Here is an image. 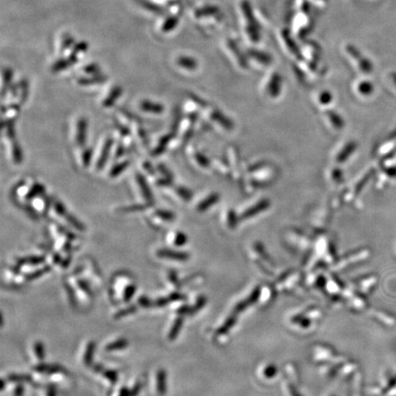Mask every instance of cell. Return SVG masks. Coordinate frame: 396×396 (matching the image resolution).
<instances>
[{
  "label": "cell",
  "instance_id": "1",
  "mask_svg": "<svg viewBox=\"0 0 396 396\" xmlns=\"http://www.w3.org/2000/svg\"><path fill=\"white\" fill-rule=\"evenodd\" d=\"M156 254L159 258L173 260V261H179V262H184V261H186V260L189 259V255L186 252L176 251V250H173V249H159L157 251Z\"/></svg>",
  "mask_w": 396,
  "mask_h": 396
},
{
  "label": "cell",
  "instance_id": "2",
  "mask_svg": "<svg viewBox=\"0 0 396 396\" xmlns=\"http://www.w3.org/2000/svg\"><path fill=\"white\" fill-rule=\"evenodd\" d=\"M113 147V139L112 138H106V142L104 143L103 148H102L100 156L98 158L97 162V170H101L106 165V161L108 160V157L110 154L111 149Z\"/></svg>",
  "mask_w": 396,
  "mask_h": 396
},
{
  "label": "cell",
  "instance_id": "3",
  "mask_svg": "<svg viewBox=\"0 0 396 396\" xmlns=\"http://www.w3.org/2000/svg\"><path fill=\"white\" fill-rule=\"evenodd\" d=\"M87 130H88V121L84 118H80L77 121L75 140L81 147H83V145L87 142Z\"/></svg>",
  "mask_w": 396,
  "mask_h": 396
},
{
  "label": "cell",
  "instance_id": "4",
  "mask_svg": "<svg viewBox=\"0 0 396 396\" xmlns=\"http://www.w3.org/2000/svg\"><path fill=\"white\" fill-rule=\"evenodd\" d=\"M136 180H137V184L140 189V192H142V194H143V198L145 199V201L148 203H152L153 196H152V191L148 184L147 181L144 178V176L140 174H137Z\"/></svg>",
  "mask_w": 396,
  "mask_h": 396
},
{
  "label": "cell",
  "instance_id": "5",
  "mask_svg": "<svg viewBox=\"0 0 396 396\" xmlns=\"http://www.w3.org/2000/svg\"><path fill=\"white\" fill-rule=\"evenodd\" d=\"M270 207V201L267 199H263L261 200L258 204L254 205V207L252 208H249L243 213V218H249V217H252L256 215H258L263 211H265L266 209H268Z\"/></svg>",
  "mask_w": 396,
  "mask_h": 396
},
{
  "label": "cell",
  "instance_id": "6",
  "mask_svg": "<svg viewBox=\"0 0 396 396\" xmlns=\"http://www.w3.org/2000/svg\"><path fill=\"white\" fill-rule=\"evenodd\" d=\"M140 108L144 112L151 114H161L164 111V106L160 103L152 102L151 100H143L140 103Z\"/></svg>",
  "mask_w": 396,
  "mask_h": 396
},
{
  "label": "cell",
  "instance_id": "7",
  "mask_svg": "<svg viewBox=\"0 0 396 396\" xmlns=\"http://www.w3.org/2000/svg\"><path fill=\"white\" fill-rule=\"evenodd\" d=\"M218 200H219L218 193H214L209 194L208 196H207L200 203L198 204L197 208H196L198 212L207 211L209 208L214 207V205H216L218 202Z\"/></svg>",
  "mask_w": 396,
  "mask_h": 396
},
{
  "label": "cell",
  "instance_id": "8",
  "mask_svg": "<svg viewBox=\"0 0 396 396\" xmlns=\"http://www.w3.org/2000/svg\"><path fill=\"white\" fill-rule=\"evenodd\" d=\"M173 138H174V134L173 133H168L162 136L159 139V143L157 144L156 147L153 149L152 152V156H160L163 152H165L166 148Z\"/></svg>",
  "mask_w": 396,
  "mask_h": 396
},
{
  "label": "cell",
  "instance_id": "9",
  "mask_svg": "<svg viewBox=\"0 0 396 396\" xmlns=\"http://www.w3.org/2000/svg\"><path fill=\"white\" fill-rule=\"evenodd\" d=\"M122 95V88L120 87H116L111 90V92L108 94V96L104 99L102 103V106L106 108L111 107L115 105L116 102L119 100V98Z\"/></svg>",
  "mask_w": 396,
  "mask_h": 396
},
{
  "label": "cell",
  "instance_id": "10",
  "mask_svg": "<svg viewBox=\"0 0 396 396\" xmlns=\"http://www.w3.org/2000/svg\"><path fill=\"white\" fill-rule=\"evenodd\" d=\"M51 200L47 197L46 195L41 194L36 198H34V207L38 212L45 214L50 208Z\"/></svg>",
  "mask_w": 396,
  "mask_h": 396
},
{
  "label": "cell",
  "instance_id": "11",
  "mask_svg": "<svg viewBox=\"0 0 396 396\" xmlns=\"http://www.w3.org/2000/svg\"><path fill=\"white\" fill-rule=\"evenodd\" d=\"M156 391L159 395H163L166 391V373L160 369L156 373Z\"/></svg>",
  "mask_w": 396,
  "mask_h": 396
},
{
  "label": "cell",
  "instance_id": "12",
  "mask_svg": "<svg viewBox=\"0 0 396 396\" xmlns=\"http://www.w3.org/2000/svg\"><path fill=\"white\" fill-rule=\"evenodd\" d=\"M45 192V187L44 185L39 183L33 184L30 188L28 189V192L25 193V199L26 200H32L34 198L37 197L41 194H43Z\"/></svg>",
  "mask_w": 396,
  "mask_h": 396
},
{
  "label": "cell",
  "instance_id": "13",
  "mask_svg": "<svg viewBox=\"0 0 396 396\" xmlns=\"http://www.w3.org/2000/svg\"><path fill=\"white\" fill-rule=\"evenodd\" d=\"M11 143V156H12V160L13 162L16 164H19L21 163V161L23 160V155H22V151L20 149L19 143H17L16 138L15 139H11L10 140Z\"/></svg>",
  "mask_w": 396,
  "mask_h": 396
},
{
  "label": "cell",
  "instance_id": "14",
  "mask_svg": "<svg viewBox=\"0 0 396 396\" xmlns=\"http://www.w3.org/2000/svg\"><path fill=\"white\" fill-rule=\"evenodd\" d=\"M20 112V107L17 104H13L10 106H2V113L6 119L4 120H13L16 119Z\"/></svg>",
  "mask_w": 396,
  "mask_h": 396
},
{
  "label": "cell",
  "instance_id": "15",
  "mask_svg": "<svg viewBox=\"0 0 396 396\" xmlns=\"http://www.w3.org/2000/svg\"><path fill=\"white\" fill-rule=\"evenodd\" d=\"M35 371L39 373H49V374H55L57 373L63 372V369L59 365L55 364H39L35 367Z\"/></svg>",
  "mask_w": 396,
  "mask_h": 396
},
{
  "label": "cell",
  "instance_id": "16",
  "mask_svg": "<svg viewBox=\"0 0 396 396\" xmlns=\"http://www.w3.org/2000/svg\"><path fill=\"white\" fill-rule=\"evenodd\" d=\"M281 79L278 78V77H274V78L271 80V82L268 86V93L270 95V97H279L280 92H281Z\"/></svg>",
  "mask_w": 396,
  "mask_h": 396
},
{
  "label": "cell",
  "instance_id": "17",
  "mask_svg": "<svg viewBox=\"0 0 396 396\" xmlns=\"http://www.w3.org/2000/svg\"><path fill=\"white\" fill-rule=\"evenodd\" d=\"M152 203L146 204H136V205H130L128 207H122L119 209V211L121 213H131L138 212V211H144L149 208L152 207Z\"/></svg>",
  "mask_w": 396,
  "mask_h": 396
},
{
  "label": "cell",
  "instance_id": "18",
  "mask_svg": "<svg viewBox=\"0 0 396 396\" xmlns=\"http://www.w3.org/2000/svg\"><path fill=\"white\" fill-rule=\"evenodd\" d=\"M129 345V341L126 338H119L112 341L106 346V351H116V350H124Z\"/></svg>",
  "mask_w": 396,
  "mask_h": 396
},
{
  "label": "cell",
  "instance_id": "19",
  "mask_svg": "<svg viewBox=\"0 0 396 396\" xmlns=\"http://www.w3.org/2000/svg\"><path fill=\"white\" fill-rule=\"evenodd\" d=\"M355 149H356V144L354 143L347 144L346 147H344L343 150H341L338 156L336 157V161L338 162H344L351 155V153H353Z\"/></svg>",
  "mask_w": 396,
  "mask_h": 396
},
{
  "label": "cell",
  "instance_id": "20",
  "mask_svg": "<svg viewBox=\"0 0 396 396\" xmlns=\"http://www.w3.org/2000/svg\"><path fill=\"white\" fill-rule=\"evenodd\" d=\"M154 216L159 218L161 222H172L175 219L174 212L166 209H157L154 211Z\"/></svg>",
  "mask_w": 396,
  "mask_h": 396
},
{
  "label": "cell",
  "instance_id": "21",
  "mask_svg": "<svg viewBox=\"0 0 396 396\" xmlns=\"http://www.w3.org/2000/svg\"><path fill=\"white\" fill-rule=\"evenodd\" d=\"M183 325V318H176L173 326L171 327L170 331L168 333V340L171 341H175V338L178 336V334L181 330V327Z\"/></svg>",
  "mask_w": 396,
  "mask_h": 396
},
{
  "label": "cell",
  "instance_id": "22",
  "mask_svg": "<svg viewBox=\"0 0 396 396\" xmlns=\"http://www.w3.org/2000/svg\"><path fill=\"white\" fill-rule=\"evenodd\" d=\"M129 166V160H126V161H123L122 162H120V163H117L116 165L112 167V169H111L110 172H109V176H110L111 178H116V177H118V176L121 175L124 171L127 170V168H128Z\"/></svg>",
  "mask_w": 396,
  "mask_h": 396
},
{
  "label": "cell",
  "instance_id": "23",
  "mask_svg": "<svg viewBox=\"0 0 396 396\" xmlns=\"http://www.w3.org/2000/svg\"><path fill=\"white\" fill-rule=\"evenodd\" d=\"M94 350H95V343L92 342V341L88 342L83 356V364H84L86 366H90L91 363H92Z\"/></svg>",
  "mask_w": 396,
  "mask_h": 396
},
{
  "label": "cell",
  "instance_id": "24",
  "mask_svg": "<svg viewBox=\"0 0 396 396\" xmlns=\"http://www.w3.org/2000/svg\"><path fill=\"white\" fill-rule=\"evenodd\" d=\"M327 117L331 122L332 126L336 129H341L344 127V121L341 119V116L333 111L327 112Z\"/></svg>",
  "mask_w": 396,
  "mask_h": 396
},
{
  "label": "cell",
  "instance_id": "25",
  "mask_svg": "<svg viewBox=\"0 0 396 396\" xmlns=\"http://www.w3.org/2000/svg\"><path fill=\"white\" fill-rule=\"evenodd\" d=\"M45 259L42 256H32V257H27V258L19 259L18 260V264L19 265H36V264H41L44 262Z\"/></svg>",
  "mask_w": 396,
  "mask_h": 396
},
{
  "label": "cell",
  "instance_id": "26",
  "mask_svg": "<svg viewBox=\"0 0 396 396\" xmlns=\"http://www.w3.org/2000/svg\"><path fill=\"white\" fill-rule=\"evenodd\" d=\"M65 218L66 219V221L69 223L71 226L73 227L74 229H75L76 231H83L86 230V228L83 226L82 222L79 221L78 219L76 217L70 215L69 213H67L65 216Z\"/></svg>",
  "mask_w": 396,
  "mask_h": 396
},
{
  "label": "cell",
  "instance_id": "27",
  "mask_svg": "<svg viewBox=\"0 0 396 396\" xmlns=\"http://www.w3.org/2000/svg\"><path fill=\"white\" fill-rule=\"evenodd\" d=\"M176 193L178 194L182 200H184L185 202H188L190 201L192 197H193V193L191 190L185 188L184 186H178L176 187Z\"/></svg>",
  "mask_w": 396,
  "mask_h": 396
},
{
  "label": "cell",
  "instance_id": "28",
  "mask_svg": "<svg viewBox=\"0 0 396 396\" xmlns=\"http://www.w3.org/2000/svg\"><path fill=\"white\" fill-rule=\"evenodd\" d=\"M102 375L110 384H115L119 379L118 372H116L114 370H103Z\"/></svg>",
  "mask_w": 396,
  "mask_h": 396
},
{
  "label": "cell",
  "instance_id": "29",
  "mask_svg": "<svg viewBox=\"0 0 396 396\" xmlns=\"http://www.w3.org/2000/svg\"><path fill=\"white\" fill-rule=\"evenodd\" d=\"M33 351L39 360H42L45 358V348L41 341H36L33 346Z\"/></svg>",
  "mask_w": 396,
  "mask_h": 396
},
{
  "label": "cell",
  "instance_id": "30",
  "mask_svg": "<svg viewBox=\"0 0 396 396\" xmlns=\"http://www.w3.org/2000/svg\"><path fill=\"white\" fill-rule=\"evenodd\" d=\"M187 242V237L186 235L183 233V232H175L174 236H173V243L175 246L177 247H182L184 245L186 244Z\"/></svg>",
  "mask_w": 396,
  "mask_h": 396
},
{
  "label": "cell",
  "instance_id": "31",
  "mask_svg": "<svg viewBox=\"0 0 396 396\" xmlns=\"http://www.w3.org/2000/svg\"><path fill=\"white\" fill-rule=\"evenodd\" d=\"M106 78L103 76H96L91 78H82L78 81L79 84L81 86H91V84H97L105 82Z\"/></svg>",
  "mask_w": 396,
  "mask_h": 396
},
{
  "label": "cell",
  "instance_id": "32",
  "mask_svg": "<svg viewBox=\"0 0 396 396\" xmlns=\"http://www.w3.org/2000/svg\"><path fill=\"white\" fill-rule=\"evenodd\" d=\"M49 271H50V267H49V266H45V267L38 269L37 271H34V272H31V273L27 274V275L25 276V280H27V281H32V280H34V279H37L39 277L42 276L43 274H45V273L49 272Z\"/></svg>",
  "mask_w": 396,
  "mask_h": 396
},
{
  "label": "cell",
  "instance_id": "33",
  "mask_svg": "<svg viewBox=\"0 0 396 396\" xmlns=\"http://www.w3.org/2000/svg\"><path fill=\"white\" fill-rule=\"evenodd\" d=\"M29 88L28 83L23 80L20 86L19 87V97L20 104H23L24 102L27 100V97H28Z\"/></svg>",
  "mask_w": 396,
  "mask_h": 396
},
{
  "label": "cell",
  "instance_id": "34",
  "mask_svg": "<svg viewBox=\"0 0 396 396\" xmlns=\"http://www.w3.org/2000/svg\"><path fill=\"white\" fill-rule=\"evenodd\" d=\"M136 286L134 284H129L125 287L124 294L122 295L123 302H129V300L133 297L134 294L136 292Z\"/></svg>",
  "mask_w": 396,
  "mask_h": 396
},
{
  "label": "cell",
  "instance_id": "35",
  "mask_svg": "<svg viewBox=\"0 0 396 396\" xmlns=\"http://www.w3.org/2000/svg\"><path fill=\"white\" fill-rule=\"evenodd\" d=\"M136 311H137L136 305H129L128 307L117 312L115 314V318L116 319H120V318H125V317L129 316L130 314L135 313Z\"/></svg>",
  "mask_w": 396,
  "mask_h": 396
},
{
  "label": "cell",
  "instance_id": "36",
  "mask_svg": "<svg viewBox=\"0 0 396 396\" xmlns=\"http://www.w3.org/2000/svg\"><path fill=\"white\" fill-rule=\"evenodd\" d=\"M91 159H92V150H91V148L84 149L83 152H82V155H81V161H82L83 167L89 166Z\"/></svg>",
  "mask_w": 396,
  "mask_h": 396
},
{
  "label": "cell",
  "instance_id": "37",
  "mask_svg": "<svg viewBox=\"0 0 396 396\" xmlns=\"http://www.w3.org/2000/svg\"><path fill=\"white\" fill-rule=\"evenodd\" d=\"M178 64H179L182 67L186 68V69L193 70L195 68V62L190 59V58H186V57H182L180 58L178 61Z\"/></svg>",
  "mask_w": 396,
  "mask_h": 396
},
{
  "label": "cell",
  "instance_id": "38",
  "mask_svg": "<svg viewBox=\"0 0 396 396\" xmlns=\"http://www.w3.org/2000/svg\"><path fill=\"white\" fill-rule=\"evenodd\" d=\"M194 160H195V161L197 162L198 164L199 165L201 166V167H208L209 166V164H210V161H209V160H208V158H207V156H205V155H203L202 153H200V152H196L195 154H194Z\"/></svg>",
  "mask_w": 396,
  "mask_h": 396
},
{
  "label": "cell",
  "instance_id": "39",
  "mask_svg": "<svg viewBox=\"0 0 396 396\" xmlns=\"http://www.w3.org/2000/svg\"><path fill=\"white\" fill-rule=\"evenodd\" d=\"M12 78V72L10 69H6L3 73V91L2 94L4 95L5 94V90L7 89V87L10 84V81Z\"/></svg>",
  "mask_w": 396,
  "mask_h": 396
},
{
  "label": "cell",
  "instance_id": "40",
  "mask_svg": "<svg viewBox=\"0 0 396 396\" xmlns=\"http://www.w3.org/2000/svg\"><path fill=\"white\" fill-rule=\"evenodd\" d=\"M9 381L13 382H25L31 381V378L27 376V375H18V374H12L10 375L9 377Z\"/></svg>",
  "mask_w": 396,
  "mask_h": 396
},
{
  "label": "cell",
  "instance_id": "41",
  "mask_svg": "<svg viewBox=\"0 0 396 396\" xmlns=\"http://www.w3.org/2000/svg\"><path fill=\"white\" fill-rule=\"evenodd\" d=\"M158 170L160 171L161 172V175H163V177H165V178H168V179L174 180V177H173V175H172V173H171L170 171H169V169L166 167L165 165H163V164H159L158 165Z\"/></svg>",
  "mask_w": 396,
  "mask_h": 396
},
{
  "label": "cell",
  "instance_id": "42",
  "mask_svg": "<svg viewBox=\"0 0 396 396\" xmlns=\"http://www.w3.org/2000/svg\"><path fill=\"white\" fill-rule=\"evenodd\" d=\"M332 100L331 94L327 92H323L320 96H319V101L320 104L322 105H327L329 104Z\"/></svg>",
  "mask_w": 396,
  "mask_h": 396
},
{
  "label": "cell",
  "instance_id": "43",
  "mask_svg": "<svg viewBox=\"0 0 396 396\" xmlns=\"http://www.w3.org/2000/svg\"><path fill=\"white\" fill-rule=\"evenodd\" d=\"M138 304L142 306V307H144V308H147V307H150V306H152V301L151 300L149 299V298H147L146 296H140L139 298H138Z\"/></svg>",
  "mask_w": 396,
  "mask_h": 396
},
{
  "label": "cell",
  "instance_id": "44",
  "mask_svg": "<svg viewBox=\"0 0 396 396\" xmlns=\"http://www.w3.org/2000/svg\"><path fill=\"white\" fill-rule=\"evenodd\" d=\"M125 147L122 144H119V146L116 149L115 159H119L120 157L123 156L125 154Z\"/></svg>",
  "mask_w": 396,
  "mask_h": 396
},
{
  "label": "cell",
  "instance_id": "45",
  "mask_svg": "<svg viewBox=\"0 0 396 396\" xmlns=\"http://www.w3.org/2000/svg\"><path fill=\"white\" fill-rule=\"evenodd\" d=\"M140 388H142V384L140 382H138L136 384H134V386L131 388L132 390H129L130 392V396H137L138 392L140 391Z\"/></svg>",
  "mask_w": 396,
  "mask_h": 396
},
{
  "label": "cell",
  "instance_id": "46",
  "mask_svg": "<svg viewBox=\"0 0 396 396\" xmlns=\"http://www.w3.org/2000/svg\"><path fill=\"white\" fill-rule=\"evenodd\" d=\"M168 279L170 281L171 284L173 286H178V280H177V275L176 273L174 272V271H171L169 275H168Z\"/></svg>",
  "mask_w": 396,
  "mask_h": 396
},
{
  "label": "cell",
  "instance_id": "47",
  "mask_svg": "<svg viewBox=\"0 0 396 396\" xmlns=\"http://www.w3.org/2000/svg\"><path fill=\"white\" fill-rule=\"evenodd\" d=\"M169 302H170L169 297H161V298H158L155 301V304H156L157 306H163V305H166V304H168Z\"/></svg>",
  "mask_w": 396,
  "mask_h": 396
},
{
  "label": "cell",
  "instance_id": "48",
  "mask_svg": "<svg viewBox=\"0 0 396 396\" xmlns=\"http://www.w3.org/2000/svg\"><path fill=\"white\" fill-rule=\"evenodd\" d=\"M116 396H130V392L127 387H121L120 390L117 391Z\"/></svg>",
  "mask_w": 396,
  "mask_h": 396
},
{
  "label": "cell",
  "instance_id": "49",
  "mask_svg": "<svg viewBox=\"0 0 396 396\" xmlns=\"http://www.w3.org/2000/svg\"><path fill=\"white\" fill-rule=\"evenodd\" d=\"M143 167H144V170L146 171L149 175H153V174L155 173L154 168H153L152 164H151L150 162H148V161H145V162H144Z\"/></svg>",
  "mask_w": 396,
  "mask_h": 396
},
{
  "label": "cell",
  "instance_id": "50",
  "mask_svg": "<svg viewBox=\"0 0 396 396\" xmlns=\"http://www.w3.org/2000/svg\"><path fill=\"white\" fill-rule=\"evenodd\" d=\"M24 387L21 384H18L14 390V396H23Z\"/></svg>",
  "mask_w": 396,
  "mask_h": 396
},
{
  "label": "cell",
  "instance_id": "51",
  "mask_svg": "<svg viewBox=\"0 0 396 396\" xmlns=\"http://www.w3.org/2000/svg\"><path fill=\"white\" fill-rule=\"evenodd\" d=\"M86 71L88 72V74H97L99 70L97 68V65H89Z\"/></svg>",
  "mask_w": 396,
  "mask_h": 396
},
{
  "label": "cell",
  "instance_id": "52",
  "mask_svg": "<svg viewBox=\"0 0 396 396\" xmlns=\"http://www.w3.org/2000/svg\"><path fill=\"white\" fill-rule=\"evenodd\" d=\"M46 396H56L55 388L53 386L48 387L46 389Z\"/></svg>",
  "mask_w": 396,
  "mask_h": 396
}]
</instances>
